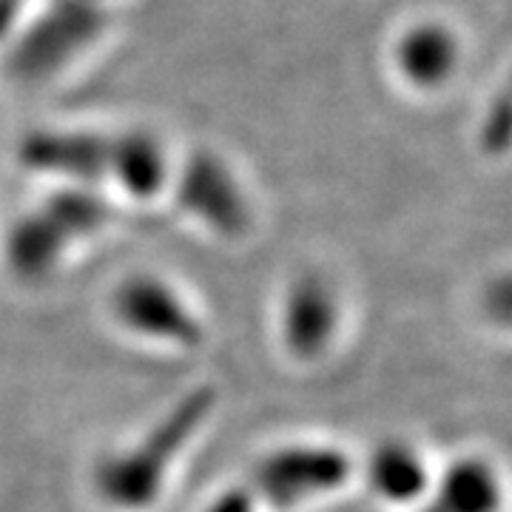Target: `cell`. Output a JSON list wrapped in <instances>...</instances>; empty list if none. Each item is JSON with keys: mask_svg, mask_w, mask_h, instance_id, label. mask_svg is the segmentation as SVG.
<instances>
[{"mask_svg": "<svg viewBox=\"0 0 512 512\" xmlns=\"http://www.w3.org/2000/svg\"><path fill=\"white\" fill-rule=\"evenodd\" d=\"M217 402L220 393L211 384L185 390L140 439L120 450H109L94 461V495L114 512L151 510L165 493L177 458L211 419Z\"/></svg>", "mask_w": 512, "mask_h": 512, "instance_id": "6da1fadb", "label": "cell"}, {"mask_svg": "<svg viewBox=\"0 0 512 512\" xmlns=\"http://www.w3.org/2000/svg\"><path fill=\"white\" fill-rule=\"evenodd\" d=\"M359 473L345 447L328 441H288L256 458L248 487L259 504L299 510L342 493Z\"/></svg>", "mask_w": 512, "mask_h": 512, "instance_id": "7a4b0ae2", "label": "cell"}, {"mask_svg": "<svg viewBox=\"0 0 512 512\" xmlns=\"http://www.w3.org/2000/svg\"><path fill=\"white\" fill-rule=\"evenodd\" d=\"M109 308L120 328L151 345L194 350L205 342L200 313L160 274L134 271L123 276L111 291Z\"/></svg>", "mask_w": 512, "mask_h": 512, "instance_id": "3957f363", "label": "cell"}, {"mask_svg": "<svg viewBox=\"0 0 512 512\" xmlns=\"http://www.w3.org/2000/svg\"><path fill=\"white\" fill-rule=\"evenodd\" d=\"M345 319L339 288L319 271H302L285 285L279 302V339L285 353L311 365L325 359Z\"/></svg>", "mask_w": 512, "mask_h": 512, "instance_id": "277c9868", "label": "cell"}, {"mask_svg": "<svg viewBox=\"0 0 512 512\" xmlns=\"http://www.w3.org/2000/svg\"><path fill=\"white\" fill-rule=\"evenodd\" d=\"M177 202L191 220L222 239H242L254 222L234 174L208 154L188 160L177 183Z\"/></svg>", "mask_w": 512, "mask_h": 512, "instance_id": "5b68a950", "label": "cell"}, {"mask_svg": "<svg viewBox=\"0 0 512 512\" xmlns=\"http://www.w3.org/2000/svg\"><path fill=\"white\" fill-rule=\"evenodd\" d=\"M359 473L365 478L367 490L384 507H399V510L421 507L436 476L430 458L424 456L419 444L399 436L376 441L365 461L359 464Z\"/></svg>", "mask_w": 512, "mask_h": 512, "instance_id": "8992f818", "label": "cell"}, {"mask_svg": "<svg viewBox=\"0 0 512 512\" xmlns=\"http://www.w3.org/2000/svg\"><path fill=\"white\" fill-rule=\"evenodd\" d=\"M504 478L490 458L470 453L453 458L433 476V487L419 512H501Z\"/></svg>", "mask_w": 512, "mask_h": 512, "instance_id": "52a82bcc", "label": "cell"}, {"mask_svg": "<svg viewBox=\"0 0 512 512\" xmlns=\"http://www.w3.org/2000/svg\"><path fill=\"white\" fill-rule=\"evenodd\" d=\"M72 248L74 242L57 225L55 217L46 208H37L32 214H23L6 231L3 259L20 282H43L63 265Z\"/></svg>", "mask_w": 512, "mask_h": 512, "instance_id": "ba28073f", "label": "cell"}, {"mask_svg": "<svg viewBox=\"0 0 512 512\" xmlns=\"http://www.w3.org/2000/svg\"><path fill=\"white\" fill-rule=\"evenodd\" d=\"M103 180L120 185L128 197L151 200L168 183V160L163 148L143 134L106 137Z\"/></svg>", "mask_w": 512, "mask_h": 512, "instance_id": "9c48e42d", "label": "cell"}, {"mask_svg": "<svg viewBox=\"0 0 512 512\" xmlns=\"http://www.w3.org/2000/svg\"><path fill=\"white\" fill-rule=\"evenodd\" d=\"M74 245L100 234L111 220V208L89 191H63L43 205Z\"/></svg>", "mask_w": 512, "mask_h": 512, "instance_id": "30bf717a", "label": "cell"}, {"mask_svg": "<svg viewBox=\"0 0 512 512\" xmlns=\"http://www.w3.org/2000/svg\"><path fill=\"white\" fill-rule=\"evenodd\" d=\"M259 498L256 493L248 487V484H231L225 487L220 493L214 495L202 512H259Z\"/></svg>", "mask_w": 512, "mask_h": 512, "instance_id": "8fae6325", "label": "cell"}, {"mask_svg": "<svg viewBox=\"0 0 512 512\" xmlns=\"http://www.w3.org/2000/svg\"><path fill=\"white\" fill-rule=\"evenodd\" d=\"M490 296H487V311L490 316H495L501 325L510 322V308H512V285L510 276L501 274L495 282H490Z\"/></svg>", "mask_w": 512, "mask_h": 512, "instance_id": "7c38bea8", "label": "cell"}]
</instances>
